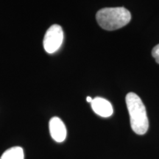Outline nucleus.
I'll list each match as a JSON object with an SVG mask.
<instances>
[{
	"label": "nucleus",
	"mask_w": 159,
	"mask_h": 159,
	"mask_svg": "<svg viewBox=\"0 0 159 159\" xmlns=\"http://www.w3.org/2000/svg\"><path fill=\"white\" fill-rule=\"evenodd\" d=\"M125 101L130 115L131 128L136 134H145L149 128V121L142 100L136 94L130 92L127 94Z\"/></svg>",
	"instance_id": "obj_1"
},
{
	"label": "nucleus",
	"mask_w": 159,
	"mask_h": 159,
	"mask_svg": "<svg viewBox=\"0 0 159 159\" xmlns=\"http://www.w3.org/2000/svg\"><path fill=\"white\" fill-rule=\"evenodd\" d=\"M96 19L102 29L111 31L128 25L131 19V14L128 10L122 7H105L97 12Z\"/></svg>",
	"instance_id": "obj_2"
},
{
	"label": "nucleus",
	"mask_w": 159,
	"mask_h": 159,
	"mask_svg": "<svg viewBox=\"0 0 159 159\" xmlns=\"http://www.w3.org/2000/svg\"><path fill=\"white\" fill-rule=\"evenodd\" d=\"M63 41V31L58 25H52L47 30L43 39V48L48 53H54L58 50Z\"/></svg>",
	"instance_id": "obj_3"
},
{
	"label": "nucleus",
	"mask_w": 159,
	"mask_h": 159,
	"mask_svg": "<svg viewBox=\"0 0 159 159\" xmlns=\"http://www.w3.org/2000/svg\"><path fill=\"white\" fill-rule=\"evenodd\" d=\"M49 132L51 136L55 142H62L66 137V128L63 121L58 117H53L49 123Z\"/></svg>",
	"instance_id": "obj_4"
},
{
	"label": "nucleus",
	"mask_w": 159,
	"mask_h": 159,
	"mask_svg": "<svg viewBox=\"0 0 159 159\" xmlns=\"http://www.w3.org/2000/svg\"><path fill=\"white\" fill-rule=\"evenodd\" d=\"M91 103V108L95 114L102 117H109L113 114L112 105L109 101L102 97H95Z\"/></svg>",
	"instance_id": "obj_5"
},
{
	"label": "nucleus",
	"mask_w": 159,
	"mask_h": 159,
	"mask_svg": "<svg viewBox=\"0 0 159 159\" xmlns=\"http://www.w3.org/2000/svg\"><path fill=\"white\" fill-rule=\"evenodd\" d=\"M24 151L21 147H13L4 152L0 159H24Z\"/></svg>",
	"instance_id": "obj_6"
},
{
	"label": "nucleus",
	"mask_w": 159,
	"mask_h": 159,
	"mask_svg": "<svg viewBox=\"0 0 159 159\" xmlns=\"http://www.w3.org/2000/svg\"><path fill=\"white\" fill-rule=\"evenodd\" d=\"M152 55L156 60V63L159 64V43L155 46L154 48L152 50Z\"/></svg>",
	"instance_id": "obj_7"
},
{
	"label": "nucleus",
	"mask_w": 159,
	"mask_h": 159,
	"mask_svg": "<svg viewBox=\"0 0 159 159\" xmlns=\"http://www.w3.org/2000/svg\"><path fill=\"white\" fill-rule=\"evenodd\" d=\"M86 100H87V102H92L93 99L91 98V97H87Z\"/></svg>",
	"instance_id": "obj_8"
}]
</instances>
